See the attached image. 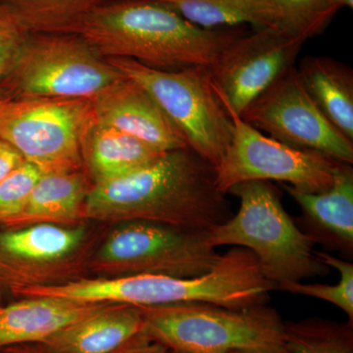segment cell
Returning a JSON list of instances; mask_svg holds the SVG:
<instances>
[{
	"label": "cell",
	"instance_id": "obj_1",
	"mask_svg": "<svg viewBox=\"0 0 353 353\" xmlns=\"http://www.w3.org/2000/svg\"><path fill=\"white\" fill-rule=\"evenodd\" d=\"M216 169L190 148L161 153L143 166L92 185L83 218L148 221L209 231L233 215Z\"/></svg>",
	"mask_w": 353,
	"mask_h": 353
},
{
	"label": "cell",
	"instance_id": "obj_2",
	"mask_svg": "<svg viewBox=\"0 0 353 353\" xmlns=\"http://www.w3.org/2000/svg\"><path fill=\"white\" fill-rule=\"evenodd\" d=\"M105 58H126L150 68H212L243 34L241 28L208 30L154 0H116L97 7L68 32Z\"/></svg>",
	"mask_w": 353,
	"mask_h": 353
},
{
	"label": "cell",
	"instance_id": "obj_3",
	"mask_svg": "<svg viewBox=\"0 0 353 353\" xmlns=\"http://www.w3.org/2000/svg\"><path fill=\"white\" fill-rule=\"evenodd\" d=\"M9 290L22 297L46 296L90 303L148 307L183 303H205L241 308L268 304L275 285L265 279L256 257L234 246L217 264L199 277L132 275L88 279L64 284L20 283Z\"/></svg>",
	"mask_w": 353,
	"mask_h": 353
},
{
	"label": "cell",
	"instance_id": "obj_4",
	"mask_svg": "<svg viewBox=\"0 0 353 353\" xmlns=\"http://www.w3.org/2000/svg\"><path fill=\"white\" fill-rule=\"evenodd\" d=\"M228 194L239 199L240 208L209 230L211 245L250 250L256 257L262 275L277 289L288 283L328 275L330 268L318 257L314 241L285 210L273 183L250 181L234 185Z\"/></svg>",
	"mask_w": 353,
	"mask_h": 353
},
{
	"label": "cell",
	"instance_id": "obj_5",
	"mask_svg": "<svg viewBox=\"0 0 353 353\" xmlns=\"http://www.w3.org/2000/svg\"><path fill=\"white\" fill-rule=\"evenodd\" d=\"M139 308L145 333L172 352L223 353L285 343V321L268 304L233 308L183 303Z\"/></svg>",
	"mask_w": 353,
	"mask_h": 353
},
{
	"label": "cell",
	"instance_id": "obj_6",
	"mask_svg": "<svg viewBox=\"0 0 353 353\" xmlns=\"http://www.w3.org/2000/svg\"><path fill=\"white\" fill-rule=\"evenodd\" d=\"M157 101L188 145L216 167L231 143L233 123L209 68H150L126 58H106Z\"/></svg>",
	"mask_w": 353,
	"mask_h": 353
},
{
	"label": "cell",
	"instance_id": "obj_7",
	"mask_svg": "<svg viewBox=\"0 0 353 353\" xmlns=\"http://www.w3.org/2000/svg\"><path fill=\"white\" fill-rule=\"evenodd\" d=\"M124 78L75 34L31 32L3 88L16 99H92Z\"/></svg>",
	"mask_w": 353,
	"mask_h": 353
},
{
	"label": "cell",
	"instance_id": "obj_8",
	"mask_svg": "<svg viewBox=\"0 0 353 353\" xmlns=\"http://www.w3.org/2000/svg\"><path fill=\"white\" fill-rule=\"evenodd\" d=\"M220 256L209 243L208 231L130 221L109 234L92 266L112 277L148 274L192 278L208 273Z\"/></svg>",
	"mask_w": 353,
	"mask_h": 353
},
{
	"label": "cell",
	"instance_id": "obj_9",
	"mask_svg": "<svg viewBox=\"0 0 353 353\" xmlns=\"http://www.w3.org/2000/svg\"><path fill=\"white\" fill-rule=\"evenodd\" d=\"M90 99L9 97L0 106V138L43 174L83 170Z\"/></svg>",
	"mask_w": 353,
	"mask_h": 353
},
{
	"label": "cell",
	"instance_id": "obj_10",
	"mask_svg": "<svg viewBox=\"0 0 353 353\" xmlns=\"http://www.w3.org/2000/svg\"><path fill=\"white\" fill-rule=\"evenodd\" d=\"M216 90L233 123L231 143L215 167L221 192L228 194L234 185L250 181L288 183L305 192H323L333 185L343 163L265 136L234 112Z\"/></svg>",
	"mask_w": 353,
	"mask_h": 353
},
{
	"label": "cell",
	"instance_id": "obj_11",
	"mask_svg": "<svg viewBox=\"0 0 353 353\" xmlns=\"http://www.w3.org/2000/svg\"><path fill=\"white\" fill-rule=\"evenodd\" d=\"M241 117L270 138L353 164V141L341 134L320 111L290 67Z\"/></svg>",
	"mask_w": 353,
	"mask_h": 353
},
{
	"label": "cell",
	"instance_id": "obj_12",
	"mask_svg": "<svg viewBox=\"0 0 353 353\" xmlns=\"http://www.w3.org/2000/svg\"><path fill=\"white\" fill-rule=\"evenodd\" d=\"M303 43L277 27L243 34L228 46L210 69L216 88L241 116L294 66Z\"/></svg>",
	"mask_w": 353,
	"mask_h": 353
},
{
	"label": "cell",
	"instance_id": "obj_13",
	"mask_svg": "<svg viewBox=\"0 0 353 353\" xmlns=\"http://www.w3.org/2000/svg\"><path fill=\"white\" fill-rule=\"evenodd\" d=\"M90 101L95 120L138 139L158 152L189 148L157 101L126 77Z\"/></svg>",
	"mask_w": 353,
	"mask_h": 353
},
{
	"label": "cell",
	"instance_id": "obj_14",
	"mask_svg": "<svg viewBox=\"0 0 353 353\" xmlns=\"http://www.w3.org/2000/svg\"><path fill=\"white\" fill-rule=\"evenodd\" d=\"M290 197L299 204L301 215L297 226L316 245L336 250L352 259L353 254V169L343 164L329 189L305 192L284 185Z\"/></svg>",
	"mask_w": 353,
	"mask_h": 353
},
{
	"label": "cell",
	"instance_id": "obj_15",
	"mask_svg": "<svg viewBox=\"0 0 353 353\" xmlns=\"http://www.w3.org/2000/svg\"><path fill=\"white\" fill-rule=\"evenodd\" d=\"M23 299L7 305L0 304V350L12 345L43 343L110 304L46 296Z\"/></svg>",
	"mask_w": 353,
	"mask_h": 353
},
{
	"label": "cell",
	"instance_id": "obj_16",
	"mask_svg": "<svg viewBox=\"0 0 353 353\" xmlns=\"http://www.w3.org/2000/svg\"><path fill=\"white\" fill-rule=\"evenodd\" d=\"M143 333L141 308L110 303L39 345L50 353H113Z\"/></svg>",
	"mask_w": 353,
	"mask_h": 353
},
{
	"label": "cell",
	"instance_id": "obj_17",
	"mask_svg": "<svg viewBox=\"0 0 353 353\" xmlns=\"http://www.w3.org/2000/svg\"><path fill=\"white\" fill-rule=\"evenodd\" d=\"M161 153L94 118L85 130L82 141L83 164L92 185L126 175Z\"/></svg>",
	"mask_w": 353,
	"mask_h": 353
},
{
	"label": "cell",
	"instance_id": "obj_18",
	"mask_svg": "<svg viewBox=\"0 0 353 353\" xmlns=\"http://www.w3.org/2000/svg\"><path fill=\"white\" fill-rule=\"evenodd\" d=\"M92 185L83 170L43 174L39 179L24 210L7 227L29 225L75 224L83 219V206Z\"/></svg>",
	"mask_w": 353,
	"mask_h": 353
},
{
	"label": "cell",
	"instance_id": "obj_19",
	"mask_svg": "<svg viewBox=\"0 0 353 353\" xmlns=\"http://www.w3.org/2000/svg\"><path fill=\"white\" fill-rule=\"evenodd\" d=\"M309 97L336 129L353 141V71L325 57H306L296 68Z\"/></svg>",
	"mask_w": 353,
	"mask_h": 353
},
{
	"label": "cell",
	"instance_id": "obj_20",
	"mask_svg": "<svg viewBox=\"0 0 353 353\" xmlns=\"http://www.w3.org/2000/svg\"><path fill=\"white\" fill-rule=\"evenodd\" d=\"M82 227L29 225L0 233V265L22 268L26 265L52 263L72 254L85 240Z\"/></svg>",
	"mask_w": 353,
	"mask_h": 353
},
{
	"label": "cell",
	"instance_id": "obj_21",
	"mask_svg": "<svg viewBox=\"0 0 353 353\" xmlns=\"http://www.w3.org/2000/svg\"><path fill=\"white\" fill-rule=\"evenodd\" d=\"M192 24L216 30L250 25L275 27L271 0H154Z\"/></svg>",
	"mask_w": 353,
	"mask_h": 353
},
{
	"label": "cell",
	"instance_id": "obj_22",
	"mask_svg": "<svg viewBox=\"0 0 353 353\" xmlns=\"http://www.w3.org/2000/svg\"><path fill=\"white\" fill-rule=\"evenodd\" d=\"M110 0H0L31 32H68L97 7Z\"/></svg>",
	"mask_w": 353,
	"mask_h": 353
},
{
	"label": "cell",
	"instance_id": "obj_23",
	"mask_svg": "<svg viewBox=\"0 0 353 353\" xmlns=\"http://www.w3.org/2000/svg\"><path fill=\"white\" fill-rule=\"evenodd\" d=\"M285 343L292 353H353V322L319 317L285 322Z\"/></svg>",
	"mask_w": 353,
	"mask_h": 353
},
{
	"label": "cell",
	"instance_id": "obj_24",
	"mask_svg": "<svg viewBox=\"0 0 353 353\" xmlns=\"http://www.w3.org/2000/svg\"><path fill=\"white\" fill-rule=\"evenodd\" d=\"M275 27L305 41L325 31L343 6L340 0H271Z\"/></svg>",
	"mask_w": 353,
	"mask_h": 353
},
{
	"label": "cell",
	"instance_id": "obj_25",
	"mask_svg": "<svg viewBox=\"0 0 353 353\" xmlns=\"http://www.w3.org/2000/svg\"><path fill=\"white\" fill-rule=\"evenodd\" d=\"M323 263L334 268L340 274V281L336 285L305 284L303 282L288 283L279 285L277 290L290 294L315 297L333 304L347 315L348 321L353 322V264L347 260L338 259L331 253L318 252Z\"/></svg>",
	"mask_w": 353,
	"mask_h": 353
},
{
	"label": "cell",
	"instance_id": "obj_26",
	"mask_svg": "<svg viewBox=\"0 0 353 353\" xmlns=\"http://www.w3.org/2000/svg\"><path fill=\"white\" fill-rule=\"evenodd\" d=\"M43 175L38 167L24 162L0 181V223L8 226L24 210L32 190Z\"/></svg>",
	"mask_w": 353,
	"mask_h": 353
},
{
	"label": "cell",
	"instance_id": "obj_27",
	"mask_svg": "<svg viewBox=\"0 0 353 353\" xmlns=\"http://www.w3.org/2000/svg\"><path fill=\"white\" fill-rule=\"evenodd\" d=\"M30 34L17 14L0 2V87L12 71Z\"/></svg>",
	"mask_w": 353,
	"mask_h": 353
},
{
	"label": "cell",
	"instance_id": "obj_28",
	"mask_svg": "<svg viewBox=\"0 0 353 353\" xmlns=\"http://www.w3.org/2000/svg\"><path fill=\"white\" fill-rule=\"evenodd\" d=\"M169 350L153 340L148 334L143 333L130 341L125 347L113 353H168Z\"/></svg>",
	"mask_w": 353,
	"mask_h": 353
},
{
	"label": "cell",
	"instance_id": "obj_29",
	"mask_svg": "<svg viewBox=\"0 0 353 353\" xmlns=\"http://www.w3.org/2000/svg\"><path fill=\"white\" fill-rule=\"evenodd\" d=\"M24 162L22 155L12 145L0 138V181Z\"/></svg>",
	"mask_w": 353,
	"mask_h": 353
},
{
	"label": "cell",
	"instance_id": "obj_30",
	"mask_svg": "<svg viewBox=\"0 0 353 353\" xmlns=\"http://www.w3.org/2000/svg\"><path fill=\"white\" fill-rule=\"evenodd\" d=\"M223 353H292L285 343L275 345H264V347L243 348V350H230Z\"/></svg>",
	"mask_w": 353,
	"mask_h": 353
},
{
	"label": "cell",
	"instance_id": "obj_31",
	"mask_svg": "<svg viewBox=\"0 0 353 353\" xmlns=\"http://www.w3.org/2000/svg\"><path fill=\"white\" fill-rule=\"evenodd\" d=\"M0 353H50L41 345H19L4 347Z\"/></svg>",
	"mask_w": 353,
	"mask_h": 353
},
{
	"label": "cell",
	"instance_id": "obj_32",
	"mask_svg": "<svg viewBox=\"0 0 353 353\" xmlns=\"http://www.w3.org/2000/svg\"><path fill=\"white\" fill-rule=\"evenodd\" d=\"M9 97H11L10 94H9L8 92H7L6 88L3 87H0V106H1L2 103H3L4 101H7V99H8Z\"/></svg>",
	"mask_w": 353,
	"mask_h": 353
},
{
	"label": "cell",
	"instance_id": "obj_33",
	"mask_svg": "<svg viewBox=\"0 0 353 353\" xmlns=\"http://www.w3.org/2000/svg\"><path fill=\"white\" fill-rule=\"evenodd\" d=\"M341 6L350 7V8H352L353 7V0H340Z\"/></svg>",
	"mask_w": 353,
	"mask_h": 353
},
{
	"label": "cell",
	"instance_id": "obj_34",
	"mask_svg": "<svg viewBox=\"0 0 353 353\" xmlns=\"http://www.w3.org/2000/svg\"><path fill=\"white\" fill-rule=\"evenodd\" d=\"M168 353H185V352H172V350H169Z\"/></svg>",
	"mask_w": 353,
	"mask_h": 353
}]
</instances>
